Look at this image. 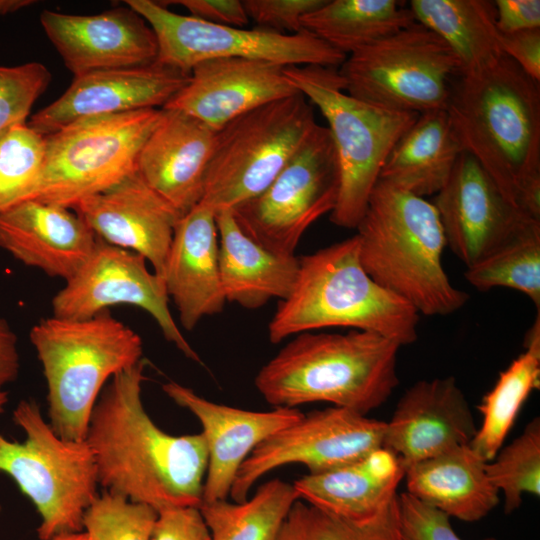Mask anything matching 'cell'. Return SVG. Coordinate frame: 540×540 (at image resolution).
<instances>
[{
    "label": "cell",
    "mask_w": 540,
    "mask_h": 540,
    "mask_svg": "<svg viewBox=\"0 0 540 540\" xmlns=\"http://www.w3.org/2000/svg\"><path fill=\"white\" fill-rule=\"evenodd\" d=\"M29 338L47 383L50 426L63 439L85 440L104 384L142 360L141 337L105 310L83 320L43 318Z\"/></svg>",
    "instance_id": "cell-6"
},
{
    "label": "cell",
    "mask_w": 540,
    "mask_h": 540,
    "mask_svg": "<svg viewBox=\"0 0 540 540\" xmlns=\"http://www.w3.org/2000/svg\"><path fill=\"white\" fill-rule=\"evenodd\" d=\"M166 3L184 7L191 17L216 24L245 27L249 18L240 0H176Z\"/></svg>",
    "instance_id": "cell-43"
},
{
    "label": "cell",
    "mask_w": 540,
    "mask_h": 540,
    "mask_svg": "<svg viewBox=\"0 0 540 540\" xmlns=\"http://www.w3.org/2000/svg\"><path fill=\"white\" fill-rule=\"evenodd\" d=\"M152 28L158 45L156 61L190 72L215 58H246L282 66L341 65L346 55L306 30L296 34L211 24L180 15L152 0H126Z\"/></svg>",
    "instance_id": "cell-13"
},
{
    "label": "cell",
    "mask_w": 540,
    "mask_h": 540,
    "mask_svg": "<svg viewBox=\"0 0 540 540\" xmlns=\"http://www.w3.org/2000/svg\"><path fill=\"white\" fill-rule=\"evenodd\" d=\"M492 485L504 496V511L517 510L526 493L540 494V420L532 419L521 435L502 446L486 463Z\"/></svg>",
    "instance_id": "cell-36"
},
{
    "label": "cell",
    "mask_w": 540,
    "mask_h": 540,
    "mask_svg": "<svg viewBox=\"0 0 540 540\" xmlns=\"http://www.w3.org/2000/svg\"><path fill=\"white\" fill-rule=\"evenodd\" d=\"M0 513H1V505H0Z\"/></svg>",
    "instance_id": "cell-50"
},
{
    "label": "cell",
    "mask_w": 540,
    "mask_h": 540,
    "mask_svg": "<svg viewBox=\"0 0 540 540\" xmlns=\"http://www.w3.org/2000/svg\"><path fill=\"white\" fill-rule=\"evenodd\" d=\"M12 420L25 439L9 440L0 432V473L16 483L38 512V538L82 531L84 513L99 485L87 441L61 438L31 399L17 403Z\"/></svg>",
    "instance_id": "cell-8"
},
{
    "label": "cell",
    "mask_w": 540,
    "mask_h": 540,
    "mask_svg": "<svg viewBox=\"0 0 540 540\" xmlns=\"http://www.w3.org/2000/svg\"><path fill=\"white\" fill-rule=\"evenodd\" d=\"M400 347L369 331L302 332L261 367L254 384L273 408L326 402L367 415L399 383Z\"/></svg>",
    "instance_id": "cell-3"
},
{
    "label": "cell",
    "mask_w": 540,
    "mask_h": 540,
    "mask_svg": "<svg viewBox=\"0 0 540 540\" xmlns=\"http://www.w3.org/2000/svg\"><path fill=\"white\" fill-rule=\"evenodd\" d=\"M415 20L436 33L460 63L459 75L473 74L496 64L505 54L490 0H412Z\"/></svg>",
    "instance_id": "cell-30"
},
{
    "label": "cell",
    "mask_w": 540,
    "mask_h": 540,
    "mask_svg": "<svg viewBox=\"0 0 540 540\" xmlns=\"http://www.w3.org/2000/svg\"><path fill=\"white\" fill-rule=\"evenodd\" d=\"M466 280L477 290L507 287L525 294L540 312V222L466 268Z\"/></svg>",
    "instance_id": "cell-34"
},
{
    "label": "cell",
    "mask_w": 540,
    "mask_h": 540,
    "mask_svg": "<svg viewBox=\"0 0 540 540\" xmlns=\"http://www.w3.org/2000/svg\"><path fill=\"white\" fill-rule=\"evenodd\" d=\"M500 44L507 57L540 83V28L500 33Z\"/></svg>",
    "instance_id": "cell-44"
},
{
    "label": "cell",
    "mask_w": 540,
    "mask_h": 540,
    "mask_svg": "<svg viewBox=\"0 0 540 540\" xmlns=\"http://www.w3.org/2000/svg\"><path fill=\"white\" fill-rule=\"evenodd\" d=\"M219 269L226 302L255 310L274 298L285 299L298 273L295 255L272 252L246 235L230 209L215 212Z\"/></svg>",
    "instance_id": "cell-27"
},
{
    "label": "cell",
    "mask_w": 540,
    "mask_h": 540,
    "mask_svg": "<svg viewBox=\"0 0 540 540\" xmlns=\"http://www.w3.org/2000/svg\"><path fill=\"white\" fill-rule=\"evenodd\" d=\"M158 512L149 505L105 491L84 513L89 540H151Z\"/></svg>",
    "instance_id": "cell-38"
},
{
    "label": "cell",
    "mask_w": 540,
    "mask_h": 540,
    "mask_svg": "<svg viewBox=\"0 0 540 540\" xmlns=\"http://www.w3.org/2000/svg\"><path fill=\"white\" fill-rule=\"evenodd\" d=\"M146 262L142 255L98 238L84 265L53 297L52 315L83 320L112 305H133L149 313L165 339L187 358L201 362L172 317L164 280Z\"/></svg>",
    "instance_id": "cell-15"
},
{
    "label": "cell",
    "mask_w": 540,
    "mask_h": 540,
    "mask_svg": "<svg viewBox=\"0 0 540 540\" xmlns=\"http://www.w3.org/2000/svg\"><path fill=\"white\" fill-rule=\"evenodd\" d=\"M216 130L176 109L162 108L145 141L137 174L180 216L200 203Z\"/></svg>",
    "instance_id": "cell-22"
},
{
    "label": "cell",
    "mask_w": 540,
    "mask_h": 540,
    "mask_svg": "<svg viewBox=\"0 0 540 540\" xmlns=\"http://www.w3.org/2000/svg\"><path fill=\"white\" fill-rule=\"evenodd\" d=\"M145 361L115 375L90 416L85 440L105 491L157 512L199 507L208 465L202 433L175 436L160 429L142 401Z\"/></svg>",
    "instance_id": "cell-1"
},
{
    "label": "cell",
    "mask_w": 540,
    "mask_h": 540,
    "mask_svg": "<svg viewBox=\"0 0 540 540\" xmlns=\"http://www.w3.org/2000/svg\"><path fill=\"white\" fill-rule=\"evenodd\" d=\"M355 229L368 275L419 314L446 316L467 303L443 267L446 240L433 203L378 180Z\"/></svg>",
    "instance_id": "cell-4"
},
{
    "label": "cell",
    "mask_w": 540,
    "mask_h": 540,
    "mask_svg": "<svg viewBox=\"0 0 540 540\" xmlns=\"http://www.w3.org/2000/svg\"><path fill=\"white\" fill-rule=\"evenodd\" d=\"M326 0H244L246 14L256 27L278 33L303 31V17Z\"/></svg>",
    "instance_id": "cell-41"
},
{
    "label": "cell",
    "mask_w": 540,
    "mask_h": 540,
    "mask_svg": "<svg viewBox=\"0 0 540 540\" xmlns=\"http://www.w3.org/2000/svg\"><path fill=\"white\" fill-rule=\"evenodd\" d=\"M524 352L499 374L493 388L478 406L482 423L470 447L491 461L510 432L530 393L540 385V312L524 340Z\"/></svg>",
    "instance_id": "cell-32"
},
{
    "label": "cell",
    "mask_w": 540,
    "mask_h": 540,
    "mask_svg": "<svg viewBox=\"0 0 540 540\" xmlns=\"http://www.w3.org/2000/svg\"><path fill=\"white\" fill-rule=\"evenodd\" d=\"M462 152L446 110L419 114L390 151L379 180L423 198L436 195Z\"/></svg>",
    "instance_id": "cell-29"
},
{
    "label": "cell",
    "mask_w": 540,
    "mask_h": 540,
    "mask_svg": "<svg viewBox=\"0 0 540 540\" xmlns=\"http://www.w3.org/2000/svg\"><path fill=\"white\" fill-rule=\"evenodd\" d=\"M189 79L190 72L157 61L90 72L74 77L68 89L27 124L46 136L87 117L163 108Z\"/></svg>",
    "instance_id": "cell-17"
},
{
    "label": "cell",
    "mask_w": 540,
    "mask_h": 540,
    "mask_svg": "<svg viewBox=\"0 0 540 540\" xmlns=\"http://www.w3.org/2000/svg\"><path fill=\"white\" fill-rule=\"evenodd\" d=\"M151 540H211L199 507L169 508L158 512Z\"/></svg>",
    "instance_id": "cell-42"
},
{
    "label": "cell",
    "mask_w": 540,
    "mask_h": 540,
    "mask_svg": "<svg viewBox=\"0 0 540 540\" xmlns=\"http://www.w3.org/2000/svg\"><path fill=\"white\" fill-rule=\"evenodd\" d=\"M51 79L50 71L40 62L0 66V134L27 123L33 105Z\"/></svg>",
    "instance_id": "cell-39"
},
{
    "label": "cell",
    "mask_w": 540,
    "mask_h": 540,
    "mask_svg": "<svg viewBox=\"0 0 540 540\" xmlns=\"http://www.w3.org/2000/svg\"><path fill=\"white\" fill-rule=\"evenodd\" d=\"M97 239L67 207L26 200L0 213V248L22 264L64 281L84 265Z\"/></svg>",
    "instance_id": "cell-24"
},
{
    "label": "cell",
    "mask_w": 540,
    "mask_h": 540,
    "mask_svg": "<svg viewBox=\"0 0 540 540\" xmlns=\"http://www.w3.org/2000/svg\"><path fill=\"white\" fill-rule=\"evenodd\" d=\"M162 389L202 426L208 452L202 502L227 499L239 468L253 449L304 414L298 408L250 411L218 404L174 381L165 383Z\"/></svg>",
    "instance_id": "cell-19"
},
{
    "label": "cell",
    "mask_w": 540,
    "mask_h": 540,
    "mask_svg": "<svg viewBox=\"0 0 540 540\" xmlns=\"http://www.w3.org/2000/svg\"><path fill=\"white\" fill-rule=\"evenodd\" d=\"M49 540H89L85 532H69L56 535Z\"/></svg>",
    "instance_id": "cell-48"
},
{
    "label": "cell",
    "mask_w": 540,
    "mask_h": 540,
    "mask_svg": "<svg viewBox=\"0 0 540 540\" xmlns=\"http://www.w3.org/2000/svg\"><path fill=\"white\" fill-rule=\"evenodd\" d=\"M40 23L74 77L144 66L157 59L158 45L152 28L127 5L95 15L46 9L40 14Z\"/></svg>",
    "instance_id": "cell-18"
},
{
    "label": "cell",
    "mask_w": 540,
    "mask_h": 540,
    "mask_svg": "<svg viewBox=\"0 0 540 540\" xmlns=\"http://www.w3.org/2000/svg\"><path fill=\"white\" fill-rule=\"evenodd\" d=\"M20 370L17 337L9 323L0 317V389L14 382Z\"/></svg>",
    "instance_id": "cell-46"
},
{
    "label": "cell",
    "mask_w": 540,
    "mask_h": 540,
    "mask_svg": "<svg viewBox=\"0 0 540 540\" xmlns=\"http://www.w3.org/2000/svg\"><path fill=\"white\" fill-rule=\"evenodd\" d=\"M278 540H403L398 495L377 516L365 521L347 520L297 500Z\"/></svg>",
    "instance_id": "cell-35"
},
{
    "label": "cell",
    "mask_w": 540,
    "mask_h": 540,
    "mask_svg": "<svg viewBox=\"0 0 540 540\" xmlns=\"http://www.w3.org/2000/svg\"><path fill=\"white\" fill-rule=\"evenodd\" d=\"M34 3L33 0H0V15L14 13Z\"/></svg>",
    "instance_id": "cell-47"
},
{
    "label": "cell",
    "mask_w": 540,
    "mask_h": 540,
    "mask_svg": "<svg viewBox=\"0 0 540 540\" xmlns=\"http://www.w3.org/2000/svg\"><path fill=\"white\" fill-rule=\"evenodd\" d=\"M406 468L397 454L379 447L338 468L293 482L298 499L351 521L377 516L397 497Z\"/></svg>",
    "instance_id": "cell-26"
},
{
    "label": "cell",
    "mask_w": 540,
    "mask_h": 540,
    "mask_svg": "<svg viewBox=\"0 0 540 540\" xmlns=\"http://www.w3.org/2000/svg\"><path fill=\"white\" fill-rule=\"evenodd\" d=\"M44 160V136L27 123L0 134V213L32 198Z\"/></svg>",
    "instance_id": "cell-37"
},
{
    "label": "cell",
    "mask_w": 540,
    "mask_h": 540,
    "mask_svg": "<svg viewBox=\"0 0 540 540\" xmlns=\"http://www.w3.org/2000/svg\"><path fill=\"white\" fill-rule=\"evenodd\" d=\"M284 68L257 59H208L191 69L189 82L163 108L218 130L257 107L298 93Z\"/></svg>",
    "instance_id": "cell-20"
},
{
    "label": "cell",
    "mask_w": 540,
    "mask_h": 540,
    "mask_svg": "<svg viewBox=\"0 0 540 540\" xmlns=\"http://www.w3.org/2000/svg\"><path fill=\"white\" fill-rule=\"evenodd\" d=\"M8 403V393L4 389H0V414L5 411Z\"/></svg>",
    "instance_id": "cell-49"
},
{
    "label": "cell",
    "mask_w": 540,
    "mask_h": 540,
    "mask_svg": "<svg viewBox=\"0 0 540 540\" xmlns=\"http://www.w3.org/2000/svg\"><path fill=\"white\" fill-rule=\"evenodd\" d=\"M396 0H326L302 19L303 30L347 55L416 22Z\"/></svg>",
    "instance_id": "cell-31"
},
{
    "label": "cell",
    "mask_w": 540,
    "mask_h": 540,
    "mask_svg": "<svg viewBox=\"0 0 540 540\" xmlns=\"http://www.w3.org/2000/svg\"><path fill=\"white\" fill-rule=\"evenodd\" d=\"M435 206L446 240L466 266L476 264L535 220L510 203L493 179L462 152Z\"/></svg>",
    "instance_id": "cell-16"
},
{
    "label": "cell",
    "mask_w": 540,
    "mask_h": 540,
    "mask_svg": "<svg viewBox=\"0 0 540 540\" xmlns=\"http://www.w3.org/2000/svg\"><path fill=\"white\" fill-rule=\"evenodd\" d=\"M476 431L468 401L454 377L420 380L404 392L385 422L382 446L397 454L407 469L469 444Z\"/></svg>",
    "instance_id": "cell-21"
},
{
    "label": "cell",
    "mask_w": 540,
    "mask_h": 540,
    "mask_svg": "<svg viewBox=\"0 0 540 540\" xmlns=\"http://www.w3.org/2000/svg\"><path fill=\"white\" fill-rule=\"evenodd\" d=\"M398 510L403 540H462L453 530L449 516L407 492L398 494Z\"/></svg>",
    "instance_id": "cell-40"
},
{
    "label": "cell",
    "mask_w": 540,
    "mask_h": 540,
    "mask_svg": "<svg viewBox=\"0 0 540 540\" xmlns=\"http://www.w3.org/2000/svg\"><path fill=\"white\" fill-rule=\"evenodd\" d=\"M354 98L391 110H446L460 63L436 33L417 21L346 57L338 70Z\"/></svg>",
    "instance_id": "cell-11"
},
{
    "label": "cell",
    "mask_w": 540,
    "mask_h": 540,
    "mask_svg": "<svg viewBox=\"0 0 540 540\" xmlns=\"http://www.w3.org/2000/svg\"><path fill=\"white\" fill-rule=\"evenodd\" d=\"M162 278L184 329L223 310L219 236L210 207L199 203L178 219Z\"/></svg>",
    "instance_id": "cell-25"
},
{
    "label": "cell",
    "mask_w": 540,
    "mask_h": 540,
    "mask_svg": "<svg viewBox=\"0 0 540 540\" xmlns=\"http://www.w3.org/2000/svg\"><path fill=\"white\" fill-rule=\"evenodd\" d=\"M72 209L97 238L142 255L162 278L174 228L181 216L137 172Z\"/></svg>",
    "instance_id": "cell-23"
},
{
    "label": "cell",
    "mask_w": 540,
    "mask_h": 540,
    "mask_svg": "<svg viewBox=\"0 0 540 540\" xmlns=\"http://www.w3.org/2000/svg\"><path fill=\"white\" fill-rule=\"evenodd\" d=\"M297 500L293 484L274 478L244 501L202 502L199 509L211 540H278Z\"/></svg>",
    "instance_id": "cell-33"
},
{
    "label": "cell",
    "mask_w": 540,
    "mask_h": 540,
    "mask_svg": "<svg viewBox=\"0 0 540 540\" xmlns=\"http://www.w3.org/2000/svg\"><path fill=\"white\" fill-rule=\"evenodd\" d=\"M295 88L328 123L339 169V190L330 220L355 229L390 151L419 114L391 110L352 97L335 67L285 66Z\"/></svg>",
    "instance_id": "cell-7"
},
{
    "label": "cell",
    "mask_w": 540,
    "mask_h": 540,
    "mask_svg": "<svg viewBox=\"0 0 540 540\" xmlns=\"http://www.w3.org/2000/svg\"><path fill=\"white\" fill-rule=\"evenodd\" d=\"M486 463L469 444L453 447L408 467L406 492L450 518L479 521L500 501Z\"/></svg>",
    "instance_id": "cell-28"
},
{
    "label": "cell",
    "mask_w": 540,
    "mask_h": 540,
    "mask_svg": "<svg viewBox=\"0 0 540 540\" xmlns=\"http://www.w3.org/2000/svg\"><path fill=\"white\" fill-rule=\"evenodd\" d=\"M298 259L295 284L268 325L271 343L331 327L373 332L400 346L417 340L419 313L368 275L356 234Z\"/></svg>",
    "instance_id": "cell-5"
},
{
    "label": "cell",
    "mask_w": 540,
    "mask_h": 540,
    "mask_svg": "<svg viewBox=\"0 0 540 540\" xmlns=\"http://www.w3.org/2000/svg\"><path fill=\"white\" fill-rule=\"evenodd\" d=\"M446 112L462 150L504 197L540 221V84L504 55L493 66L457 75Z\"/></svg>",
    "instance_id": "cell-2"
},
{
    "label": "cell",
    "mask_w": 540,
    "mask_h": 540,
    "mask_svg": "<svg viewBox=\"0 0 540 540\" xmlns=\"http://www.w3.org/2000/svg\"><path fill=\"white\" fill-rule=\"evenodd\" d=\"M300 92L257 107L216 130L200 204L232 209L261 193L315 126Z\"/></svg>",
    "instance_id": "cell-10"
},
{
    "label": "cell",
    "mask_w": 540,
    "mask_h": 540,
    "mask_svg": "<svg viewBox=\"0 0 540 540\" xmlns=\"http://www.w3.org/2000/svg\"><path fill=\"white\" fill-rule=\"evenodd\" d=\"M496 28L508 34L540 28L539 0H496Z\"/></svg>",
    "instance_id": "cell-45"
},
{
    "label": "cell",
    "mask_w": 540,
    "mask_h": 540,
    "mask_svg": "<svg viewBox=\"0 0 540 540\" xmlns=\"http://www.w3.org/2000/svg\"><path fill=\"white\" fill-rule=\"evenodd\" d=\"M161 114L149 108L87 117L44 136V167L30 200L72 209L135 174Z\"/></svg>",
    "instance_id": "cell-9"
},
{
    "label": "cell",
    "mask_w": 540,
    "mask_h": 540,
    "mask_svg": "<svg viewBox=\"0 0 540 540\" xmlns=\"http://www.w3.org/2000/svg\"><path fill=\"white\" fill-rule=\"evenodd\" d=\"M384 430L385 422L341 407L303 414L253 449L229 496L235 502L246 500L261 477L285 465L301 464L317 474L351 463L382 447Z\"/></svg>",
    "instance_id": "cell-14"
},
{
    "label": "cell",
    "mask_w": 540,
    "mask_h": 540,
    "mask_svg": "<svg viewBox=\"0 0 540 540\" xmlns=\"http://www.w3.org/2000/svg\"><path fill=\"white\" fill-rule=\"evenodd\" d=\"M338 190L334 143L329 129L316 123L273 181L230 210L240 229L258 244L295 255L305 231L334 209Z\"/></svg>",
    "instance_id": "cell-12"
}]
</instances>
